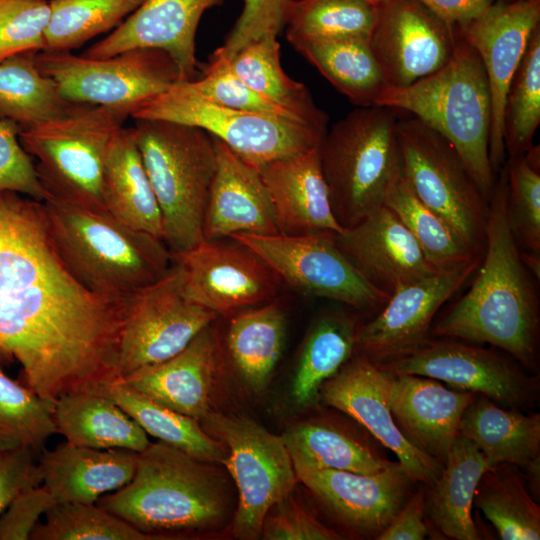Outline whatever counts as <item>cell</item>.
<instances>
[{"label":"cell","mask_w":540,"mask_h":540,"mask_svg":"<svg viewBox=\"0 0 540 540\" xmlns=\"http://www.w3.org/2000/svg\"><path fill=\"white\" fill-rule=\"evenodd\" d=\"M125 299L93 293L70 273L42 202L0 192V363H19L23 384L55 403L119 381Z\"/></svg>","instance_id":"cell-1"},{"label":"cell","mask_w":540,"mask_h":540,"mask_svg":"<svg viewBox=\"0 0 540 540\" xmlns=\"http://www.w3.org/2000/svg\"><path fill=\"white\" fill-rule=\"evenodd\" d=\"M498 175L489 200L482 264L471 287L435 323L433 333L492 344L528 367L536 354L538 300L508 224L506 164Z\"/></svg>","instance_id":"cell-2"},{"label":"cell","mask_w":540,"mask_h":540,"mask_svg":"<svg viewBox=\"0 0 540 540\" xmlns=\"http://www.w3.org/2000/svg\"><path fill=\"white\" fill-rule=\"evenodd\" d=\"M42 206L63 263L93 293L124 300L160 279L172 264L171 253L161 239L109 213L51 198Z\"/></svg>","instance_id":"cell-3"},{"label":"cell","mask_w":540,"mask_h":540,"mask_svg":"<svg viewBox=\"0 0 540 540\" xmlns=\"http://www.w3.org/2000/svg\"><path fill=\"white\" fill-rule=\"evenodd\" d=\"M456 29L450 60L409 86H388L375 105L405 111L445 137L458 151L489 201L496 176L489 160L491 96L475 49Z\"/></svg>","instance_id":"cell-4"},{"label":"cell","mask_w":540,"mask_h":540,"mask_svg":"<svg viewBox=\"0 0 540 540\" xmlns=\"http://www.w3.org/2000/svg\"><path fill=\"white\" fill-rule=\"evenodd\" d=\"M207 464L161 441L150 443L138 453L131 481L96 503L151 537L212 528L227 503Z\"/></svg>","instance_id":"cell-5"},{"label":"cell","mask_w":540,"mask_h":540,"mask_svg":"<svg viewBox=\"0 0 540 540\" xmlns=\"http://www.w3.org/2000/svg\"><path fill=\"white\" fill-rule=\"evenodd\" d=\"M160 207L163 242L171 255L205 239L203 222L217 154L206 131L165 120L135 119L132 127Z\"/></svg>","instance_id":"cell-6"},{"label":"cell","mask_w":540,"mask_h":540,"mask_svg":"<svg viewBox=\"0 0 540 540\" xmlns=\"http://www.w3.org/2000/svg\"><path fill=\"white\" fill-rule=\"evenodd\" d=\"M397 119L388 107H358L327 129L319 145L331 208L345 229L383 206L401 176Z\"/></svg>","instance_id":"cell-7"},{"label":"cell","mask_w":540,"mask_h":540,"mask_svg":"<svg viewBox=\"0 0 540 540\" xmlns=\"http://www.w3.org/2000/svg\"><path fill=\"white\" fill-rule=\"evenodd\" d=\"M128 117L105 106L73 104L57 117L20 127L22 147L37 159L45 199L108 213L102 193L105 162Z\"/></svg>","instance_id":"cell-8"},{"label":"cell","mask_w":540,"mask_h":540,"mask_svg":"<svg viewBox=\"0 0 540 540\" xmlns=\"http://www.w3.org/2000/svg\"><path fill=\"white\" fill-rule=\"evenodd\" d=\"M396 134L405 182L461 244L477 255L485 242L489 201L458 151L411 115L397 119Z\"/></svg>","instance_id":"cell-9"},{"label":"cell","mask_w":540,"mask_h":540,"mask_svg":"<svg viewBox=\"0 0 540 540\" xmlns=\"http://www.w3.org/2000/svg\"><path fill=\"white\" fill-rule=\"evenodd\" d=\"M130 117L198 127L257 168L319 147L327 132L296 120L216 104L184 80L142 103Z\"/></svg>","instance_id":"cell-10"},{"label":"cell","mask_w":540,"mask_h":540,"mask_svg":"<svg viewBox=\"0 0 540 540\" xmlns=\"http://www.w3.org/2000/svg\"><path fill=\"white\" fill-rule=\"evenodd\" d=\"M34 60L66 101L121 110L129 117L142 103L182 80L169 54L152 48L126 50L106 58L43 50Z\"/></svg>","instance_id":"cell-11"},{"label":"cell","mask_w":540,"mask_h":540,"mask_svg":"<svg viewBox=\"0 0 540 540\" xmlns=\"http://www.w3.org/2000/svg\"><path fill=\"white\" fill-rule=\"evenodd\" d=\"M202 427L227 449L222 460L238 490L233 531L241 539H257L269 510L291 494L297 475L281 436L240 415L211 411Z\"/></svg>","instance_id":"cell-12"},{"label":"cell","mask_w":540,"mask_h":540,"mask_svg":"<svg viewBox=\"0 0 540 540\" xmlns=\"http://www.w3.org/2000/svg\"><path fill=\"white\" fill-rule=\"evenodd\" d=\"M217 317L186 297L181 270L172 262L160 279L125 299L117 364L120 380L176 355Z\"/></svg>","instance_id":"cell-13"},{"label":"cell","mask_w":540,"mask_h":540,"mask_svg":"<svg viewBox=\"0 0 540 540\" xmlns=\"http://www.w3.org/2000/svg\"><path fill=\"white\" fill-rule=\"evenodd\" d=\"M333 235V234H332ZM332 235L234 234L280 278L303 295L373 309L390 296L371 285L335 244Z\"/></svg>","instance_id":"cell-14"},{"label":"cell","mask_w":540,"mask_h":540,"mask_svg":"<svg viewBox=\"0 0 540 540\" xmlns=\"http://www.w3.org/2000/svg\"><path fill=\"white\" fill-rule=\"evenodd\" d=\"M232 241L204 240L188 251L171 255L181 270L186 297L217 316L273 301L282 285L258 255Z\"/></svg>","instance_id":"cell-15"},{"label":"cell","mask_w":540,"mask_h":540,"mask_svg":"<svg viewBox=\"0 0 540 540\" xmlns=\"http://www.w3.org/2000/svg\"><path fill=\"white\" fill-rule=\"evenodd\" d=\"M392 373L359 355L321 387L323 402L346 414L383 447L393 452L413 483L431 486L443 464L414 447L401 433L393 418L389 390Z\"/></svg>","instance_id":"cell-16"},{"label":"cell","mask_w":540,"mask_h":540,"mask_svg":"<svg viewBox=\"0 0 540 540\" xmlns=\"http://www.w3.org/2000/svg\"><path fill=\"white\" fill-rule=\"evenodd\" d=\"M479 264L476 256L396 289L382 311L358 328L355 349L370 361L382 363L426 344L436 313Z\"/></svg>","instance_id":"cell-17"},{"label":"cell","mask_w":540,"mask_h":540,"mask_svg":"<svg viewBox=\"0 0 540 540\" xmlns=\"http://www.w3.org/2000/svg\"><path fill=\"white\" fill-rule=\"evenodd\" d=\"M369 39L388 86L405 87L452 57L456 29L418 0H384Z\"/></svg>","instance_id":"cell-18"},{"label":"cell","mask_w":540,"mask_h":540,"mask_svg":"<svg viewBox=\"0 0 540 540\" xmlns=\"http://www.w3.org/2000/svg\"><path fill=\"white\" fill-rule=\"evenodd\" d=\"M375 364L396 375L436 379L513 408L530 403L537 392L536 379L501 355L456 341L430 339L410 354Z\"/></svg>","instance_id":"cell-19"},{"label":"cell","mask_w":540,"mask_h":540,"mask_svg":"<svg viewBox=\"0 0 540 540\" xmlns=\"http://www.w3.org/2000/svg\"><path fill=\"white\" fill-rule=\"evenodd\" d=\"M539 19V0H514L493 3L477 18L456 27L479 55L488 79L492 111L489 160L495 176L506 156L503 115L507 92Z\"/></svg>","instance_id":"cell-20"},{"label":"cell","mask_w":540,"mask_h":540,"mask_svg":"<svg viewBox=\"0 0 540 540\" xmlns=\"http://www.w3.org/2000/svg\"><path fill=\"white\" fill-rule=\"evenodd\" d=\"M297 479L352 529L377 538L410 496L413 483L395 461L376 473L294 467Z\"/></svg>","instance_id":"cell-21"},{"label":"cell","mask_w":540,"mask_h":540,"mask_svg":"<svg viewBox=\"0 0 540 540\" xmlns=\"http://www.w3.org/2000/svg\"><path fill=\"white\" fill-rule=\"evenodd\" d=\"M332 238L361 275L388 296L404 285L440 271L427 260L398 217L384 205Z\"/></svg>","instance_id":"cell-22"},{"label":"cell","mask_w":540,"mask_h":540,"mask_svg":"<svg viewBox=\"0 0 540 540\" xmlns=\"http://www.w3.org/2000/svg\"><path fill=\"white\" fill-rule=\"evenodd\" d=\"M224 0H144L108 36L83 56L106 58L136 48L159 49L173 59L184 81L197 68L195 37L202 15Z\"/></svg>","instance_id":"cell-23"},{"label":"cell","mask_w":540,"mask_h":540,"mask_svg":"<svg viewBox=\"0 0 540 540\" xmlns=\"http://www.w3.org/2000/svg\"><path fill=\"white\" fill-rule=\"evenodd\" d=\"M475 395L448 389L436 379L408 374H393L389 390L391 412L403 436L442 464Z\"/></svg>","instance_id":"cell-24"},{"label":"cell","mask_w":540,"mask_h":540,"mask_svg":"<svg viewBox=\"0 0 540 540\" xmlns=\"http://www.w3.org/2000/svg\"><path fill=\"white\" fill-rule=\"evenodd\" d=\"M213 139L217 164L204 214V239L221 240L234 234H279L259 169L222 141Z\"/></svg>","instance_id":"cell-25"},{"label":"cell","mask_w":540,"mask_h":540,"mask_svg":"<svg viewBox=\"0 0 540 540\" xmlns=\"http://www.w3.org/2000/svg\"><path fill=\"white\" fill-rule=\"evenodd\" d=\"M318 148L274 160L259 172L272 202L279 234H339L322 174Z\"/></svg>","instance_id":"cell-26"},{"label":"cell","mask_w":540,"mask_h":540,"mask_svg":"<svg viewBox=\"0 0 540 540\" xmlns=\"http://www.w3.org/2000/svg\"><path fill=\"white\" fill-rule=\"evenodd\" d=\"M211 325L176 355L140 368L120 381L151 400L200 421L210 412L218 366V342Z\"/></svg>","instance_id":"cell-27"},{"label":"cell","mask_w":540,"mask_h":540,"mask_svg":"<svg viewBox=\"0 0 540 540\" xmlns=\"http://www.w3.org/2000/svg\"><path fill=\"white\" fill-rule=\"evenodd\" d=\"M137 452L96 449L68 441L43 449L38 458L42 484L56 503H96L133 478Z\"/></svg>","instance_id":"cell-28"},{"label":"cell","mask_w":540,"mask_h":540,"mask_svg":"<svg viewBox=\"0 0 540 540\" xmlns=\"http://www.w3.org/2000/svg\"><path fill=\"white\" fill-rule=\"evenodd\" d=\"M281 437L294 467L371 474L395 462L368 432L359 433L328 419L297 423Z\"/></svg>","instance_id":"cell-29"},{"label":"cell","mask_w":540,"mask_h":540,"mask_svg":"<svg viewBox=\"0 0 540 540\" xmlns=\"http://www.w3.org/2000/svg\"><path fill=\"white\" fill-rule=\"evenodd\" d=\"M102 193L106 211L111 216L163 239L160 207L132 127L123 126L112 140L104 167Z\"/></svg>","instance_id":"cell-30"},{"label":"cell","mask_w":540,"mask_h":540,"mask_svg":"<svg viewBox=\"0 0 540 540\" xmlns=\"http://www.w3.org/2000/svg\"><path fill=\"white\" fill-rule=\"evenodd\" d=\"M494 466L470 440L458 436L442 470L429 486L426 509L437 529L457 540H479L472 516L474 496L482 475Z\"/></svg>","instance_id":"cell-31"},{"label":"cell","mask_w":540,"mask_h":540,"mask_svg":"<svg viewBox=\"0 0 540 540\" xmlns=\"http://www.w3.org/2000/svg\"><path fill=\"white\" fill-rule=\"evenodd\" d=\"M57 433L66 441L96 449L141 452L148 434L112 399L89 391L63 395L54 405Z\"/></svg>","instance_id":"cell-32"},{"label":"cell","mask_w":540,"mask_h":540,"mask_svg":"<svg viewBox=\"0 0 540 540\" xmlns=\"http://www.w3.org/2000/svg\"><path fill=\"white\" fill-rule=\"evenodd\" d=\"M459 435L472 441L493 464L525 468L540 457V414L504 409L483 394L466 408Z\"/></svg>","instance_id":"cell-33"},{"label":"cell","mask_w":540,"mask_h":540,"mask_svg":"<svg viewBox=\"0 0 540 540\" xmlns=\"http://www.w3.org/2000/svg\"><path fill=\"white\" fill-rule=\"evenodd\" d=\"M286 336V317L280 304L270 301L232 317L226 345L235 368L255 390L264 389L280 359Z\"/></svg>","instance_id":"cell-34"},{"label":"cell","mask_w":540,"mask_h":540,"mask_svg":"<svg viewBox=\"0 0 540 540\" xmlns=\"http://www.w3.org/2000/svg\"><path fill=\"white\" fill-rule=\"evenodd\" d=\"M290 44L358 107L375 105L388 84L369 40H292Z\"/></svg>","instance_id":"cell-35"},{"label":"cell","mask_w":540,"mask_h":540,"mask_svg":"<svg viewBox=\"0 0 540 540\" xmlns=\"http://www.w3.org/2000/svg\"><path fill=\"white\" fill-rule=\"evenodd\" d=\"M96 393L112 399L148 434L207 463H221L227 454L223 443L207 433L199 420L169 409L122 381Z\"/></svg>","instance_id":"cell-36"},{"label":"cell","mask_w":540,"mask_h":540,"mask_svg":"<svg viewBox=\"0 0 540 540\" xmlns=\"http://www.w3.org/2000/svg\"><path fill=\"white\" fill-rule=\"evenodd\" d=\"M228 62L232 71L257 93L302 122L327 131V115L316 106L305 85L291 79L283 70L277 37H265L246 45Z\"/></svg>","instance_id":"cell-37"},{"label":"cell","mask_w":540,"mask_h":540,"mask_svg":"<svg viewBox=\"0 0 540 540\" xmlns=\"http://www.w3.org/2000/svg\"><path fill=\"white\" fill-rule=\"evenodd\" d=\"M358 328L342 314L320 317L310 328L302 345L291 386L293 401L312 404L322 385L351 358Z\"/></svg>","instance_id":"cell-38"},{"label":"cell","mask_w":540,"mask_h":540,"mask_svg":"<svg viewBox=\"0 0 540 540\" xmlns=\"http://www.w3.org/2000/svg\"><path fill=\"white\" fill-rule=\"evenodd\" d=\"M474 505L503 540L540 539V508L514 465L500 463L481 477Z\"/></svg>","instance_id":"cell-39"},{"label":"cell","mask_w":540,"mask_h":540,"mask_svg":"<svg viewBox=\"0 0 540 540\" xmlns=\"http://www.w3.org/2000/svg\"><path fill=\"white\" fill-rule=\"evenodd\" d=\"M34 53L0 61V117L26 127L57 117L73 104L36 66Z\"/></svg>","instance_id":"cell-40"},{"label":"cell","mask_w":540,"mask_h":540,"mask_svg":"<svg viewBox=\"0 0 540 540\" xmlns=\"http://www.w3.org/2000/svg\"><path fill=\"white\" fill-rule=\"evenodd\" d=\"M377 5L364 0H291L284 20L292 40H369Z\"/></svg>","instance_id":"cell-41"},{"label":"cell","mask_w":540,"mask_h":540,"mask_svg":"<svg viewBox=\"0 0 540 540\" xmlns=\"http://www.w3.org/2000/svg\"><path fill=\"white\" fill-rule=\"evenodd\" d=\"M384 206L398 217L437 270H446L476 257L444 221L415 196L402 175L387 191Z\"/></svg>","instance_id":"cell-42"},{"label":"cell","mask_w":540,"mask_h":540,"mask_svg":"<svg viewBox=\"0 0 540 540\" xmlns=\"http://www.w3.org/2000/svg\"><path fill=\"white\" fill-rule=\"evenodd\" d=\"M54 405L0 367V450L28 448L40 454L57 433Z\"/></svg>","instance_id":"cell-43"},{"label":"cell","mask_w":540,"mask_h":540,"mask_svg":"<svg viewBox=\"0 0 540 540\" xmlns=\"http://www.w3.org/2000/svg\"><path fill=\"white\" fill-rule=\"evenodd\" d=\"M540 124V29L534 30L510 83L503 115V138L510 159L532 146Z\"/></svg>","instance_id":"cell-44"},{"label":"cell","mask_w":540,"mask_h":540,"mask_svg":"<svg viewBox=\"0 0 540 540\" xmlns=\"http://www.w3.org/2000/svg\"><path fill=\"white\" fill-rule=\"evenodd\" d=\"M144 0H51L46 49L70 51L121 24Z\"/></svg>","instance_id":"cell-45"},{"label":"cell","mask_w":540,"mask_h":540,"mask_svg":"<svg viewBox=\"0 0 540 540\" xmlns=\"http://www.w3.org/2000/svg\"><path fill=\"white\" fill-rule=\"evenodd\" d=\"M153 539L97 503H55L39 522L30 540H147Z\"/></svg>","instance_id":"cell-46"},{"label":"cell","mask_w":540,"mask_h":540,"mask_svg":"<svg viewBox=\"0 0 540 540\" xmlns=\"http://www.w3.org/2000/svg\"><path fill=\"white\" fill-rule=\"evenodd\" d=\"M539 146L508 160L506 213L518 247L540 254Z\"/></svg>","instance_id":"cell-47"},{"label":"cell","mask_w":540,"mask_h":540,"mask_svg":"<svg viewBox=\"0 0 540 540\" xmlns=\"http://www.w3.org/2000/svg\"><path fill=\"white\" fill-rule=\"evenodd\" d=\"M190 84L200 95L216 104L302 122L291 112L260 95L244 83L232 71L228 59L215 51L204 69L203 76L190 80Z\"/></svg>","instance_id":"cell-48"},{"label":"cell","mask_w":540,"mask_h":540,"mask_svg":"<svg viewBox=\"0 0 540 540\" xmlns=\"http://www.w3.org/2000/svg\"><path fill=\"white\" fill-rule=\"evenodd\" d=\"M47 0H0V61L46 49Z\"/></svg>","instance_id":"cell-49"},{"label":"cell","mask_w":540,"mask_h":540,"mask_svg":"<svg viewBox=\"0 0 540 540\" xmlns=\"http://www.w3.org/2000/svg\"><path fill=\"white\" fill-rule=\"evenodd\" d=\"M291 0H244V6L225 43L215 52L231 59L246 45L265 37H277L284 27Z\"/></svg>","instance_id":"cell-50"},{"label":"cell","mask_w":540,"mask_h":540,"mask_svg":"<svg viewBox=\"0 0 540 540\" xmlns=\"http://www.w3.org/2000/svg\"><path fill=\"white\" fill-rule=\"evenodd\" d=\"M18 132L16 123L0 117V192H16L43 202L45 192L35 164L22 147Z\"/></svg>","instance_id":"cell-51"},{"label":"cell","mask_w":540,"mask_h":540,"mask_svg":"<svg viewBox=\"0 0 540 540\" xmlns=\"http://www.w3.org/2000/svg\"><path fill=\"white\" fill-rule=\"evenodd\" d=\"M261 536L266 540H336L340 535L301 507L290 494L277 502L265 517Z\"/></svg>","instance_id":"cell-52"},{"label":"cell","mask_w":540,"mask_h":540,"mask_svg":"<svg viewBox=\"0 0 540 540\" xmlns=\"http://www.w3.org/2000/svg\"><path fill=\"white\" fill-rule=\"evenodd\" d=\"M55 503L44 486L23 491L0 515V540H30L41 516Z\"/></svg>","instance_id":"cell-53"},{"label":"cell","mask_w":540,"mask_h":540,"mask_svg":"<svg viewBox=\"0 0 540 540\" xmlns=\"http://www.w3.org/2000/svg\"><path fill=\"white\" fill-rule=\"evenodd\" d=\"M32 449L0 450V515L23 491L42 484Z\"/></svg>","instance_id":"cell-54"},{"label":"cell","mask_w":540,"mask_h":540,"mask_svg":"<svg viewBox=\"0 0 540 540\" xmlns=\"http://www.w3.org/2000/svg\"><path fill=\"white\" fill-rule=\"evenodd\" d=\"M426 509L422 490L410 494L390 524L376 538L377 540H422L429 533L424 521Z\"/></svg>","instance_id":"cell-55"},{"label":"cell","mask_w":540,"mask_h":540,"mask_svg":"<svg viewBox=\"0 0 540 540\" xmlns=\"http://www.w3.org/2000/svg\"><path fill=\"white\" fill-rule=\"evenodd\" d=\"M450 27H461L481 15L495 0H418Z\"/></svg>","instance_id":"cell-56"},{"label":"cell","mask_w":540,"mask_h":540,"mask_svg":"<svg viewBox=\"0 0 540 540\" xmlns=\"http://www.w3.org/2000/svg\"><path fill=\"white\" fill-rule=\"evenodd\" d=\"M524 469L527 472V481L534 497L540 494V457L530 462Z\"/></svg>","instance_id":"cell-57"},{"label":"cell","mask_w":540,"mask_h":540,"mask_svg":"<svg viewBox=\"0 0 540 540\" xmlns=\"http://www.w3.org/2000/svg\"><path fill=\"white\" fill-rule=\"evenodd\" d=\"M520 257L525 267L530 270L533 275L539 279L540 277V254L523 251L520 252Z\"/></svg>","instance_id":"cell-58"},{"label":"cell","mask_w":540,"mask_h":540,"mask_svg":"<svg viewBox=\"0 0 540 540\" xmlns=\"http://www.w3.org/2000/svg\"><path fill=\"white\" fill-rule=\"evenodd\" d=\"M364 1H367L371 4H374V5H379L380 3H382L384 0H364Z\"/></svg>","instance_id":"cell-59"}]
</instances>
